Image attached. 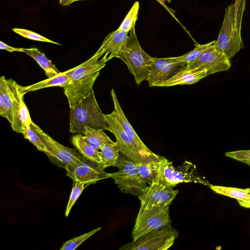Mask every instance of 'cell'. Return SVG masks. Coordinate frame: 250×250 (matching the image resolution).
<instances>
[{
	"mask_svg": "<svg viewBox=\"0 0 250 250\" xmlns=\"http://www.w3.org/2000/svg\"><path fill=\"white\" fill-rule=\"evenodd\" d=\"M70 109V132L83 134L87 126L109 130L105 114L99 106L93 89L83 101Z\"/></svg>",
	"mask_w": 250,
	"mask_h": 250,
	"instance_id": "6da1fadb",
	"label": "cell"
},
{
	"mask_svg": "<svg viewBox=\"0 0 250 250\" xmlns=\"http://www.w3.org/2000/svg\"><path fill=\"white\" fill-rule=\"evenodd\" d=\"M245 9V1L240 6L237 16L235 14L234 3L230 4L226 8L223 24L214 45L217 49L229 59L244 48L241 29Z\"/></svg>",
	"mask_w": 250,
	"mask_h": 250,
	"instance_id": "7a4b0ae2",
	"label": "cell"
},
{
	"mask_svg": "<svg viewBox=\"0 0 250 250\" xmlns=\"http://www.w3.org/2000/svg\"><path fill=\"white\" fill-rule=\"evenodd\" d=\"M116 58L126 64L130 72L134 76L137 84L147 81L154 57L147 54L140 46L135 27L130 31L129 35Z\"/></svg>",
	"mask_w": 250,
	"mask_h": 250,
	"instance_id": "3957f363",
	"label": "cell"
},
{
	"mask_svg": "<svg viewBox=\"0 0 250 250\" xmlns=\"http://www.w3.org/2000/svg\"><path fill=\"white\" fill-rule=\"evenodd\" d=\"M19 84L13 79L0 78V115L10 123L13 130L22 133L23 127L19 117Z\"/></svg>",
	"mask_w": 250,
	"mask_h": 250,
	"instance_id": "277c9868",
	"label": "cell"
},
{
	"mask_svg": "<svg viewBox=\"0 0 250 250\" xmlns=\"http://www.w3.org/2000/svg\"><path fill=\"white\" fill-rule=\"evenodd\" d=\"M117 171L110 173L120 191L138 197L147 187L139 173L138 163L120 155L115 165Z\"/></svg>",
	"mask_w": 250,
	"mask_h": 250,
	"instance_id": "5b68a950",
	"label": "cell"
},
{
	"mask_svg": "<svg viewBox=\"0 0 250 250\" xmlns=\"http://www.w3.org/2000/svg\"><path fill=\"white\" fill-rule=\"evenodd\" d=\"M155 181L173 188L183 183L207 184L206 181L199 176L196 167L191 162L185 161L182 165L176 167L172 162L163 156L161 158Z\"/></svg>",
	"mask_w": 250,
	"mask_h": 250,
	"instance_id": "8992f818",
	"label": "cell"
},
{
	"mask_svg": "<svg viewBox=\"0 0 250 250\" xmlns=\"http://www.w3.org/2000/svg\"><path fill=\"white\" fill-rule=\"evenodd\" d=\"M178 235V231L170 225L123 245L120 250H167Z\"/></svg>",
	"mask_w": 250,
	"mask_h": 250,
	"instance_id": "52a82bcc",
	"label": "cell"
},
{
	"mask_svg": "<svg viewBox=\"0 0 250 250\" xmlns=\"http://www.w3.org/2000/svg\"><path fill=\"white\" fill-rule=\"evenodd\" d=\"M31 127L41 137L49 150L47 156L50 161L58 167L65 169L68 166L86 160L75 149L64 146L56 142L34 122Z\"/></svg>",
	"mask_w": 250,
	"mask_h": 250,
	"instance_id": "ba28073f",
	"label": "cell"
},
{
	"mask_svg": "<svg viewBox=\"0 0 250 250\" xmlns=\"http://www.w3.org/2000/svg\"><path fill=\"white\" fill-rule=\"evenodd\" d=\"M169 206L155 208L138 213L132 231L133 241L141 236L171 225Z\"/></svg>",
	"mask_w": 250,
	"mask_h": 250,
	"instance_id": "9c48e42d",
	"label": "cell"
},
{
	"mask_svg": "<svg viewBox=\"0 0 250 250\" xmlns=\"http://www.w3.org/2000/svg\"><path fill=\"white\" fill-rule=\"evenodd\" d=\"M179 192L178 190L155 181L149 184L138 197L141 207L138 213L150 209L170 206Z\"/></svg>",
	"mask_w": 250,
	"mask_h": 250,
	"instance_id": "30bf717a",
	"label": "cell"
},
{
	"mask_svg": "<svg viewBox=\"0 0 250 250\" xmlns=\"http://www.w3.org/2000/svg\"><path fill=\"white\" fill-rule=\"evenodd\" d=\"M105 117L109 125L108 131L116 137L120 152L128 160L135 163H141L146 160L133 139L119 124L114 113L105 114Z\"/></svg>",
	"mask_w": 250,
	"mask_h": 250,
	"instance_id": "8fae6325",
	"label": "cell"
},
{
	"mask_svg": "<svg viewBox=\"0 0 250 250\" xmlns=\"http://www.w3.org/2000/svg\"><path fill=\"white\" fill-rule=\"evenodd\" d=\"M65 169L66 175L70 177L73 182L83 183L87 185L110 178V173L99 168L98 163L87 160L68 166Z\"/></svg>",
	"mask_w": 250,
	"mask_h": 250,
	"instance_id": "7c38bea8",
	"label": "cell"
},
{
	"mask_svg": "<svg viewBox=\"0 0 250 250\" xmlns=\"http://www.w3.org/2000/svg\"><path fill=\"white\" fill-rule=\"evenodd\" d=\"M230 66L229 59L213 45L198 59L187 64L185 68L188 70L198 68L206 69L208 75L227 71Z\"/></svg>",
	"mask_w": 250,
	"mask_h": 250,
	"instance_id": "4fadbf2b",
	"label": "cell"
},
{
	"mask_svg": "<svg viewBox=\"0 0 250 250\" xmlns=\"http://www.w3.org/2000/svg\"><path fill=\"white\" fill-rule=\"evenodd\" d=\"M187 64L176 61L174 57L154 58L151 70L147 80L149 86H155L160 82L166 81L186 68Z\"/></svg>",
	"mask_w": 250,
	"mask_h": 250,
	"instance_id": "5bb4252c",
	"label": "cell"
},
{
	"mask_svg": "<svg viewBox=\"0 0 250 250\" xmlns=\"http://www.w3.org/2000/svg\"><path fill=\"white\" fill-rule=\"evenodd\" d=\"M99 75L100 72L77 80H70L69 84L63 87L70 108L80 103L90 93Z\"/></svg>",
	"mask_w": 250,
	"mask_h": 250,
	"instance_id": "9a60e30c",
	"label": "cell"
},
{
	"mask_svg": "<svg viewBox=\"0 0 250 250\" xmlns=\"http://www.w3.org/2000/svg\"><path fill=\"white\" fill-rule=\"evenodd\" d=\"M111 96L114 104L112 111L117 121L125 132L133 139L146 159L157 157L158 155L152 152L143 142L126 118L119 104L115 92L111 90Z\"/></svg>",
	"mask_w": 250,
	"mask_h": 250,
	"instance_id": "2e32d148",
	"label": "cell"
},
{
	"mask_svg": "<svg viewBox=\"0 0 250 250\" xmlns=\"http://www.w3.org/2000/svg\"><path fill=\"white\" fill-rule=\"evenodd\" d=\"M208 76L207 70L201 68H184L171 78L156 83L155 86L169 87L177 85L191 84Z\"/></svg>",
	"mask_w": 250,
	"mask_h": 250,
	"instance_id": "e0dca14e",
	"label": "cell"
},
{
	"mask_svg": "<svg viewBox=\"0 0 250 250\" xmlns=\"http://www.w3.org/2000/svg\"><path fill=\"white\" fill-rule=\"evenodd\" d=\"M128 37V32L117 29L110 33L104 39L97 52H103L109 56L108 61L116 57Z\"/></svg>",
	"mask_w": 250,
	"mask_h": 250,
	"instance_id": "ac0fdd59",
	"label": "cell"
},
{
	"mask_svg": "<svg viewBox=\"0 0 250 250\" xmlns=\"http://www.w3.org/2000/svg\"><path fill=\"white\" fill-rule=\"evenodd\" d=\"M70 80V77L68 73V70H67L63 72H61L57 76L48 78L28 86H23L19 85V90L22 95H24V94L27 92L54 86L63 87L69 84Z\"/></svg>",
	"mask_w": 250,
	"mask_h": 250,
	"instance_id": "d6986e66",
	"label": "cell"
},
{
	"mask_svg": "<svg viewBox=\"0 0 250 250\" xmlns=\"http://www.w3.org/2000/svg\"><path fill=\"white\" fill-rule=\"evenodd\" d=\"M71 142L79 153L86 160L90 162L100 163L101 161L100 152L89 144L83 138L82 134L73 135Z\"/></svg>",
	"mask_w": 250,
	"mask_h": 250,
	"instance_id": "ffe728a7",
	"label": "cell"
},
{
	"mask_svg": "<svg viewBox=\"0 0 250 250\" xmlns=\"http://www.w3.org/2000/svg\"><path fill=\"white\" fill-rule=\"evenodd\" d=\"M24 53L32 58L45 72L48 78H52L60 74L55 65L43 53L37 48H24Z\"/></svg>",
	"mask_w": 250,
	"mask_h": 250,
	"instance_id": "44dd1931",
	"label": "cell"
},
{
	"mask_svg": "<svg viewBox=\"0 0 250 250\" xmlns=\"http://www.w3.org/2000/svg\"><path fill=\"white\" fill-rule=\"evenodd\" d=\"M162 156L146 159L138 163L140 174L143 181L149 185L155 181Z\"/></svg>",
	"mask_w": 250,
	"mask_h": 250,
	"instance_id": "7402d4cb",
	"label": "cell"
},
{
	"mask_svg": "<svg viewBox=\"0 0 250 250\" xmlns=\"http://www.w3.org/2000/svg\"><path fill=\"white\" fill-rule=\"evenodd\" d=\"M100 156L101 161L98 164L99 168L104 170L110 166L115 167L116 162L120 156V147L117 142L107 144L101 148Z\"/></svg>",
	"mask_w": 250,
	"mask_h": 250,
	"instance_id": "603a6c76",
	"label": "cell"
},
{
	"mask_svg": "<svg viewBox=\"0 0 250 250\" xmlns=\"http://www.w3.org/2000/svg\"><path fill=\"white\" fill-rule=\"evenodd\" d=\"M83 138L89 144L99 150L105 145L113 141L102 129H97L87 126Z\"/></svg>",
	"mask_w": 250,
	"mask_h": 250,
	"instance_id": "cb8c5ba5",
	"label": "cell"
},
{
	"mask_svg": "<svg viewBox=\"0 0 250 250\" xmlns=\"http://www.w3.org/2000/svg\"><path fill=\"white\" fill-rule=\"evenodd\" d=\"M216 41L205 44H197L192 51L179 57H174L176 61L186 62L187 64L198 59L204 52L212 47Z\"/></svg>",
	"mask_w": 250,
	"mask_h": 250,
	"instance_id": "d4e9b609",
	"label": "cell"
},
{
	"mask_svg": "<svg viewBox=\"0 0 250 250\" xmlns=\"http://www.w3.org/2000/svg\"><path fill=\"white\" fill-rule=\"evenodd\" d=\"M210 188L217 193L236 199L237 200L245 198L250 191V188L242 189L218 186H210Z\"/></svg>",
	"mask_w": 250,
	"mask_h": 250,
	"instance_id": "484cf974",
	"label": "cell"
},
{
	"mask_svg": "<svg viewBox=\"0 0 250 250\" xmlns=\"http://www.w3.org/2000/svg\"><path fill=\"white\" fill-rule=\"evenodd\" d=\"M139 7V2L138 1L135 2L119 26L118 29L128 32L135 27L136 21L138 19Z\"/></svg>",
	"mask_w": 250,
	"mask_h": 250,
	"instance_id": "4316f807",
	"label": "cell"
},
{
	"mask_svg": "<svg viewBox=\"0 0 250 250\" xmlns=\"http://www.w3.org/2000/svg\"><path fill=\"white\" fill-rule=\"evenodd\" d=\"M21 134L25 139H27L34 145L39 150L44 152L47 155L49 154V150L48 149L45 144L31 127H23Z\"/></svg>",
	"mask_w": 250,
	"mask_h": 250,
	"instance_id": "83f0119b",
	"label": "cell"
},
{
	"mask_svg": "<svg viewBox=\"0 0 250 250\" xmlns=\"http://www.w3.org/2000/svg\"><path fill=\"white\" fill-rule=\"evenodd\" d=\"M102 229L99 227L90 232L75 237L64 243L60 250H74L77 248L83 242L94 234Z\"/></svg>",
	"mask_w": 250,
	"mask_h": 250,
	"instance_id": "f1b7e54d",
	"label": "cell"
},
{
	"mask_svg": "<svg viewBox=\"0 0 250 250\" xmlns=\"http://www.w3.org/2000/svg\"><path fill=\"white\" fill-rule=\"evenodd\" d=\"M88 185L83 183L77 182H73V186L65 209V217H67L68 216V214L76 201L80 197L83 190Z\"/></svg>",
	"mask_w": 250,
	"mask_h": 250,
	"instance_id": "f546056e",
	"label": "cell"
},
{
	"mask_svg": "<svg viewBox=\"0 0 250 250\" xmlns=\"http://www.w3.org/2000/svg\"><path fill=\"white\" fill-rule=\"evenodd\" d=\"M23 99L24 95L20 92L19 117L23 127L30 128L33 121Z\"/></svg>",
	"mask_w": 250,
	"mask_h": 250,
	"instance_id": "4dcf8cb0",
	"label": "cell"
},
{
	"mask_svg": "<svg viewBox=\"0 0 250 250\" xmlns=\"http://www.w3.org/2000/svg\"><path fill=\"white\" fill-rule=\"evenodd\" d=\"M12 30L15 33L18 34L20 36L24 38H27L30 40L50 42L58 45H61V44L52 41L38 33L34 32L33 31L22 28H12Z\"/></svg>",
	"mask_w": 250,
	"mask_h": 250,
	"instance_id": "1f68e13d",
	"label": "cell"
},
{
	"mask_svg": "<svg viewBox=\"0 0 250 250\" xmlns=\"http://www.w3.org/2000/svg\"><path fill=\"white\" fill-rule=\"evenodd\" d=\"M225 155L250 166V150L228 152Z\"/></svg>",
	"mask_w": 250,
	"mask_h": 250,
	"instance_id": "d6a6232c",
	"label": "cell"
},
{
	"mask_svg": "<svg viewBox=\"0 0 250 250\" xmlns=\"http://www.w3.org/2000/svg\"><path fill=\"white\" fill-rule=\"evenodd\" d=\"M0 49L5 50L10 52H21L24 53V48L14 47L5 43L1 41L0 42Z\"/></svg>",
	"mask_w": 250,
	"mask_h": 250,
	"instance_id": "836d02e7",
	"label": "cell"
},
{
	"mask_svg": "<svg viewBox=\"0 0 250 250\" xmlns=\"http://www.w3.org/2000/svg\"><path fill=\"white\" fill-rule=\"evenodd\" d=\"M239 205L243 207L250 208V188L248 194L243 199L237 200Z\"/></svg>",
	"mask_w": 250,
	"mask_h": 250,
	"instance_id": "e575fe53",
	"label": "cell"
},
{
	"mask_svg": "<svg viewBox=\"0 0 250 250\" xmlns=\"http://www.w3.org/2000/svg\"><path fill=\"white\" fill-rule=\"evenodd\" d=\"M163 6H164L173 16H174L175 11L169 8L166 4V2L170 3L171 0H156Z\"/></svg>",
	"mask_w": 250,
	"mask_h": 250,
	"instance_id": "d590c367",
	"label": "cell"
},
{
	"mask_svg": "<svg viewBox=\"0 0 250 250\" xmlns=\"http://www.w3.org/2000/svg\"><path fill=\"white\" fill-rule=\"evenodd\" d=\"M245 1V0H235L234 3L235 14L237 16L238 10L241 5Z\"/></svg>",
	"mask_w": 250,
	"mask_h": 250,
	"instance_id": "8d00e7d4",
	"label": "cell"
},
{
	"mask_svg": "<svg viewBox=\"0 0 250 250\" xmlns=\"http://www.w3.org/2000/svg\"><path fill=\"white\" fill-rule=\"evenodd\" d=\"M72 0H60V4L62 6H67L72 3Z\"/></svg>",
	"mask_w": 250,
	"mask_h": 250,
	"instance_id": "74e56055",
	"label": "cell"
},
{
	"mask_svg": "<svg viewBox=\"0 0 250 250\" xmlns=\"http://www.w3.org/2000/svg\"><path fill=\"white\" fill-rule=\"evenodd\" d=\"M79 0H72V3L74 2V1H79Z\"/></svg>",
	"mask_w": 250,
	"mask_h": 250,
	"instance_id": "f35d334b",
	"label": "cell"
}]
</instances>
